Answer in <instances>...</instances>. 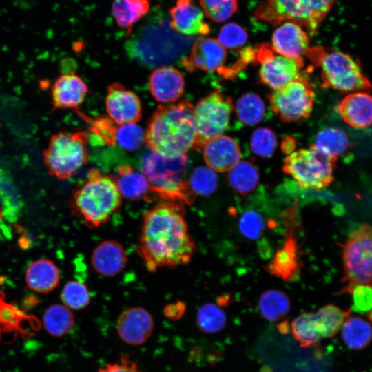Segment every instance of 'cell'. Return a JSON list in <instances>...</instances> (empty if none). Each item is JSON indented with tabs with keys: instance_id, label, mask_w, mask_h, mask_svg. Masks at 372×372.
<instances>
[{
	"instance_id": "obj_11",
	"label": "cell",
	"mask_w": 372,
	"mask_h": 372,
	"mask_svg": "<svg viewBox=\"0 0 372 372\" xmlns=\"http://www.w3.org/2000/svg\"><path fill=\"white\" fill-rule=\"evenodd\" d=\"M314 90L305 75L276 90L268 96L272 111L285 122L308 118L314 102Z\"/></svg>"
},
{
	"instance_id": "obj_33",
	"label": "cell",
	"mask_w": 372,
	"mask_h": 372,
	"mask_svg": "<svg viewBox=\"0 0 372 372\" xmlns=\"http://www.w3.org/2000/svg\"><path fill=\"white\" fill-rule=\"evenodd\" d=\"M231 187L238 194L245 195L253 192L259 183V172L249 161L239 162L228 174Z\"/></svg>"
},
{
	"instance_id": "obj_35",
	"label": "cell",
	"mask_w": 372,
	"mask_h": 372,
	"mask_svg": "<svg viewBox=\"0 0 372 372\" xmlns=\"http://www.w3.org/2000/svg\"><path fill=\"white\" fill-rule=\"evenodd\" d=\"M291 331L293 338L301 347L316 344L322 338L314 312L302 313L291 322Z\"/></svg>"
},
{
	"instance_id": "obj_42",
	"label": "cell",
	"mask_w": 372,
	"mask_h": 372,
	"mask_svg": "<svg viewBox=\"0 0 372 372\" xmlns=\"http://www.w3.org/2000/svg\"><path fill=\"white\" fill-rule=\"evenodd\" d=\"M275 132L268 127H259L254 130L250 138V147L252 152L262 158L272 156L277 147Z\"/></svg>"
},
{
	"instance_id": "obj_19",
	"label": "cell",
	"mask_w": 372,
	"mask_h": 372,
	"mask_svg": "<svg viewBox=\"0 0 372 372\" xmlns=\"http://www.w3.org/2000/svg\"><path fill=\"white\" fill-rule=\"evenodd\" d=\"M272 48L278 54L293 59L302 60L309 48L307 32L300 25L285 22L279 25L271 37Z\"/></svg>"
},
{
	"instance_id": "obj_7",
	"label": "cell",
	"mask_w": 372,
	"mask_h": 372,
	"mask_svg": "<svg viewBox=\"0 0 372 372\" xmlns=\"http://www.w3.org/2000/svg\"><path fill=\"white\" fill-rule=\"evenodd\" d=\"M89 138L84 131L53 134L43 152L49 173L59 180L73 176L88 161Z\"/></svg>"
},
{
	"instance_id": "obj_21",
	"label": "cell",
	"mask_w": 372,
	"mask_h": 372,
	"mask_svg": "<svg viewBox=\"0 0 372 372\" xmlns=\"http://www.w3.org/2000/svg\"><path fill=\"white\" fill-rule=\"evenodd\" d=\"M301 267L300 251L293 232L291 231L265 269L282 280L290 282L298 277Z\"/></svg>"
},
{
	"instance_id": "obj_49",
	"label": "cell",
	"mask_w": 372,
	"mask_h": 372,
	"mask_svg": "<svg viewBox=\"0 0 372 372\" xmlns=\"http://www.w3.org/2000/svg\"><path fill=\"white\" fill-rule=\"evenodd\" d=\"M367 315L369 316V319L370 320V322H371V324L372 325V309Z\"/></svg>"
},
{
	"instance_id": "obj_10",
	"label": "cell",
	"mask_w": 372,
	"mask_h": 372,
	"mask_svg": "<svg viewBox=\"0 0 372 372\" xmlns=\"http://www.w3.org/2000/svg\"><path fill=\"white\" fill-rule=\"evenodd\" d=\"M232 99L218 90L201 99L194 107L196 134L193 149L201 150L211 139L222 135L229 125Z\"/></svg>"
},
{
	"instance_id": "obj_23",
	"label": "cell",
	"mask_w": 372,
	"mask_h": 372,
	"mask_svg": "<svg viewBox=\"0 0 372 372\" xmlns=\"http://www.w3.org/2000/svg\"><path fill=\"white\" fill-rule=\"evenodd\" d=\"M337 111L351 127L365 128L372 124V95L366 92H351L338 104Z\"/></svg>"
},
{
	"instance_id": "obj_31",
	"label": "cell",
	"mask_w": 372,
	"mask_h": 372,
	"mask_svg": "<svg viewBox=\"0 0 372 372\" xmlns=\"http://www.w3.org/2000/svg\"><path fill=\"white\" fill-rule=\"evenodd\" d=\"M351 310H343L333 304H327L314 312L322 338H328L336 335L342 327Z\"/></svg>"
},
{
	"instance_id": "obj_29",
	"label": "cell",
	"mask_w": 372,
	"mask_h": 372,
	"mask_svg": "<svg viewBox=\"0 0 372 372\" xmlns=\"http://www.w3.org/2000/svg\"><path fill=\"white\" fill-rule=\"evenodd\" d=\"M341 335L349 348L360 350L365 348L372 339V325L365 319L350 314L342 324Z\"/></svg>"
},
{
	"instance_id": "obj_3",
	"label": "cell",
	"mask_w": 372,
	"mask_h": 372,
	"mask_svg": "<svg viewBox=\"0 0 372 372\" xmlns=\"http://www.w3.org/2000/svg\"><path fill=\"white\" fill-rule=\"evenodd\" d=\"M121 203L122 196L112 176L93 168L89 170L86 180L74 189L70 207L88 227L97 228L108 221Z\"/></svg>"
},
{
	"instance_id": "obj_28",
	"label": "cell",
	"mask_w": 372,
	"mask_h": 372,
	"mask_svg": "<svg viewBox=\"0 0 372 372\" xmlns=\"http://www.w3.org/2000/svg\"><path fill=\"white\" fill-rule=\"evenodd\" d=\"M149 6V0H114L112 12L117 25L130 34L133 25L148 13Z\"/></svg>"
},
{
	"instance_id": "obj_46",
	"label": "cell",
	"mask_w": 372,
	"mask_h": 372,
	"mask_svg": "<svg viewBox=\"0 0 372 372\" xmlns=\"http://www.w3.org/2000/svg\"><path fill=\"white\" fill-rule=\"evenodd\" d=\"M97 372H141L138 362L131 359L128 354H122L116 362L106 364Z\"/></svg>"
},
{
	"instance_id": "obj_13",
	"label": "cell",
	"mask_w": 372,
	"mask_h": 372,
	"mask_svg": "<svg viewBox=\"0 0 372 372\" xmlns=\"http://www.w3.org/2000/svg\"><path fill=\"white\" fill-rule=\"evenodd\" d=\"M116 332L120 339L132 346L145 344L154 329L152 315L139 306L130 307L123 311L116 320Z\"/></svg>"
},
{
	"instance_id": "obj_37",
	"label": "cell",
	"mask_w": 372,
	"mask_h": 372,
	"mask_svg": "<svg viewBox=\"0 0 372 372\" xmlns=\"http://www.w3.org/2000/svg\"><path fill=\"white\" fill-rule=\"evenodd\" d=\"M187 183L195 196H208L217 189L218 176L210 167L200 166L194 169Z\"/></svg>"
},
{
	"instance_id": "obj_12",
	"label": "cell",
	"mask_w": 372,
	"mask_h": 372,
	"mask_svg": "<svg viewBox=\"0 0 372 372\" xmlns=\"http://www.w3.org/2000/svg\"><path fill=\"white\" fill-rule=\"evenodd\" d=\"M256 63L260 64L259 81L277 90L300 75L304 61L283 56L274 51L271 44L256 47Z\"/></svg>"
},
{
	"instance_id": "obj_43",
	"label": "cell",
	"mask_w": 372,
	"mask_h": 372,
	"mask_svg": "<svg viewBox=\"0 0 372 372\" xmlns=\"http://www.w3.org/2000/svg\"><path fill=\"white\" fill-rule=\"evenodd\" d=\"M248 34L240 25L229 23L223 25L218 34V41L225 48L236 49L247 42Z\"/></svg>"
},
{
	"instance_id": "obj_9",
	"label": "cell",
	"mask_w": 372,
	"mask_h": 372,
	"mask_svg": "<svg viewBox=\"0 0 372 372\" xmlns=\"http://www.w3.org/2000/svg\"><path fill=\"white\" fill-rule=\"evenodd\" d=\"M338 159L320 152L313 145L300 149L284 161L282 170L290 175L301 188L320 189L334 180L333 171Z\"/></svg>"
},
{
	"instance_id": "obj_45",
	"label": "cell",
	"mask_w": 372,
	"mask_h": 372,
	"mask_svg": "<svg viewBox=\"0 0 372 372\" xmlns=\"http://www.w3.org/2000/svg\"><path fill=\"white\" fill-rule=\"evenodd\" d=\"M352 296L353 311L360 314L369 313L372 309V286L355 285L349 293Z\"/></svg>"
},
{
	"instance_id": "obj_50",
	"label": "cell",
	"mask_w": 372,
	"mask_h": 372,
	"mask_svg": "<svg viewBox=\"0 0 372 372\" xmlns=\"http://www.w3.org/2000/svg\"><path fill=\"white\" fill-rule=\"evenodd\" d=\"M2 218H3V216H2V213H1V209H0V221H1Z\"/></svg>"
},
{
	"instance_id": "obj_47",
	"label": "cell",
	"mask_w": 372,
	"mask_h": 372,
	"mask_svg": "<svg viewBox=\"0 0 372 372\" xmlns=\"http://www.w3.org/2000/svg\"><path fill=\"white\" fill-rule=\"evenodd\" d=\"M185 311V305L181 302H177L165 307V316L172 320H177L182 317Z\"/></svg>"
},
{
	"instance_id": "obj_24",
	"label": "cell",
	"mask_w": 372,
	"mask_h": 372,
	"mask_svg": "<svg viewBox=\"0 0 372 372\" xmlns=\"http://www.w3.org/2000/svg\"><path fill=\"white\" fill-rule=\"evenodd\" d=\"M112 177L121 196L125 199L139 201L153 198L152 186L147 177L143 173L135 171L130 165L124 164L118 167L117 175Z\"/></svg>"
},
{
	"instance_id": "obj_1",
	"label": "cell",
	"mask_w": 372,
	"mask_h": 372,
	"mask_svg": "<svg viewBox=\"0 0 372 372\" xmlns=\"http://www.w3.org/2000/svg\"><path fill=\"white\" fill-rule=\"evenodd\" d=\"M185 214L184 203L162 200L143 214L136 251L149 271L190 261L196 245Z\"/></svg>"
},
{
	"instance_id": "obj_22",
	"label": "cell",
	"mask_w": 372,
	"mask_h": 372,
	"mask_svg": "<svg viewBox=\"0 0 372 372\" xmlns=\"http://www.w3.org/2000/svg\"><path fill=\"white\" fill-rule=\"evenodd\" d=\"M127 261L123 246L114 240H105L93 250L91 265L99 274L113 277L120 273Z\"/></svg>"
},
{
	"instance_id": "obj_34",
	"label": "cell",
	"mask_w": 372,
	"mask_h": 372,
	"mask_svg": "<svg viewBox=\"0 0 372 372\" xmlns=\"http://www.w3.org/2000/svg\"><path fill=\"white\" fill-rule=\"evenodd\" d=\"M235 112L238 120L244 125H254L260 123L265 116V105L258 94L245 93L236 102Z\"/></svg>"
},
{
	"instance_id": "obj_48",
	"label": "cell",
	"mask_w": 372,
	"mask_h": 372,
	"mask_svg": "<svg viewBox=\"0 0 372 372\" xmlns=\"http://www.w3.org/2000/svg\"><path fill=\"white\" fill-rule=\"evenodd\" d=\"M296 141L293 138L286 136L282 138L281 149L285 154H290L296 147Z\"/></svg>"
},
{
	"instance_id": "obj_44",
	"label": "cell",
	"mask_w": 372,
	"mask_h": 372,
	"mask_svg": "<svg viewBox=\"0 0 372 372\" xmlns=\"http://www.w3.org/2000/svg\"><path fill=\"white\" fill-rule=\"evenodd\" d=\"M239 229L250 240L258 239L265 229V222L257 211L249 210L244 212L239 220Z\"/></svg>"
},
{
	"instance_id": "obj_5",
	"label": "cell",
	"mask_w": 372,
	"mask_h": 372,
	"mask_svg": "<svg viewBox=\"0 0 372 372\" xmlns=\"http://www.w3.org/2000/svg\"><path fill=\"white\" fill-rule=\"evenodd\" d=\"M305 55L321 68L322 87L342 93L372 90V83L363 72L359 59L320 45L309 47Z\"/></svg>"
},
{
	"instance_id": "obj_17",
	"label": "cell",
	"mask_w": 372,
	"mask_h": 372,
	"mask_svg": "<svg viewBox=\"0 0 372 372\" xmlns=\"http://www.w3.org/2000/svg\"><path fill=\"white\" fill-rule=\"evenodd\" d=\"M240 146L233 138L220 135L203 147V158L209 167L218 172H229L240 161Z\"/></svg>"
},
{
	"instance_id": "obj_27",
	"label": "cell",
	"mask_w": 372,
	"mask_h": 372,
	"mask_svg": "<svg viewBox=\"0 0 372 372\" xmlns=\"http://www.w3.org/2000/svg\"><path fill=\"white\" fill-rule=\"evenodd\" d=\"M313 145L325 155L337 159L347 155L350 149L347 134L335 127L320 130L315 136Z\"/></svg>"
},
{
	"instance_id": "obj_39",
	"label": "cell",
	"mask_w": 372,
	"mask_h": 372,
	"mask_svg": "<svg viewBox=\"0 0 372 372\" xmlns=\"http://www.w3.org/2000/svg\"><path fill=\"white\" fill-rule=\"evenodd\" d=\"M84 117L90 124L89 130L95 143L106 146L116 145L115 137L118 125L109 116H101L94 119Z\"/></svg>"
},
{
	"instance_id": "obj_15",
	"label": "cell",
	"mask_w": 372,
	"mask_h": 372,
	"mask_svg": "<svg viewBox=\"0 0 372 372\" xmlns=\"http://www.w3.org/2000/svg\"><path fill=\"white\" fill-rule=\"evenodd\" d=\"M227 52L218 40L200 37L193 43L189 56L181 60V65L188 71L195 69L219 73L225 66Z\"/></svg>"
},
{
	"instance_id": "obj_20",
	"label": "cell",
	"mask_w": 372,
	"mask_h": 372,
	"mask_svg": "<svg viewBox=\"0 0 372 372\" xmlns=\"http://www.w3.org/2000/svg\"><path fill=\"white\" fill-rule=\"evenodd\" d=\"M88 87L83 80L74 72L59 76L51 87L54 109H76L84 101Z\"/></svg>"
},
{
	"instance_id": "obj_16",
	"label": "cell",
	"mask_w": 372,
	"mask_h": 372,
	"mask_svg": "<svg viewBox=\"0 0 372 372\" xmlns=\"http://www.w3.org/2000/svg\"><path fill=\"white\" fill-rule=\"evenodd\" d=\"M172 30L186 35H207L210 27L204 21V13L193 0H177L169 10Z\"/></svg>"
},
{
	"instance_id": "obj_41",
	"label": "cell",
	"mask_w": 372,
	"mask_h": 372,
	"mask_svg": "<svg viewBox=\"0 0 372 372\" xmlns=\"http://www.w3.org/2000/svg\"><path fill=\"white\" fill-rule=\"evenodd\" d=\"M205 16L216 23H222L231 17L238 10V0H200Z\"/></svg>"
},
{
	"instance_id": "obj_2",
	"label": "cell",
	"mask_w": 372,
	"mask_h": 372,
	"mask_svg": "<svg viewBox=\"0 0 372 372\" xmlns=\"http://www.w3.org/2000/svg\"><path fill=\"white\" fill-rule=\"evenodd\" d=\"M196 134L194 107L183 100L156 108L149 120L145 143L150 151L173 156L192 148Z\"/></svg>"
},
{
	"instance_id": "obj_6",
	"label": "cell",
	"mask_w": 372,
	"mask_h": 372,
	"mask_svg": "<svg viewBox=\"0 0 372 372\" xmlns=\"http://www.w3.org/2000/svg\"><path fill=\"white\" fill-rule=\"evenodd\" d=\"M336 0H263L254 17L273 25L294 23L310 36L314 35Z\"/></svg>"
},
{
	"instance_id": "obj_25",
	"label": "cell",
	"mask_w": 372,
	"mask_h": 372,
	"mask_svg": "<svg viewBox=\"0 0 372 372\" xmlns=\"http://www.w3.org/2000/svg\"><path fill=\"white\" fill-rule=\"evenodd\" d=\"M25 281L31 290L41 293H48L59 285L60 271L52 261L39 259L28 267Z\"/></svg>"
},
{
	"instance_id": "obj_14",
	"label": "cell",
	"mask_w": 372,
	"mask_h": 372,
	"mask_svg": "<svg viewBox=\"0 0 372 372\" xmlns=\"http://www.w3.org/2000/svg\"><path fill=\"white\" fill-rule=\"evenodd\" d=\"M105 107L108 116L117 125L136 123L141 118L138 96L117 82L107 87Z\"/></svg>"
},
{
	"instance_id": "obj_32",
	"label": "cell",
	"mask_w": 372,
	"mask_h": 372,
	"mask_svg": "<svg viewBox=\"0 0 372 372\" xmlns=\"http://www.w3.org/2000/svg\"><path fill=\"white\" fill-rule=\"evenodd\" d=\"M291 302L282 291L271 289L262 293L258 301L260 315L267 320L275 322L285 316L289 311Z\"/></svg>"
},
{
	"instance_id": "obj_40",
	"label": "cell",
	"mask_w": 372,
	"mask_h": 372,
	"mask_svg": "<svg viewBox=\"0 0 372 372\" xmlns=\"http://www.w3.org/2000/svg\"><path fill=\"white\" fill-rule=\"evenodd\" d=\"M145 132L136 123L118 125L116 132V144L128 152L139 149L145 143Z\"/></svg>"
},
{
	"instance_id": "obj_18",
	"label": "cell",
	"mask_w": 372,
	"mask_h": 372,
	"mask_svg": "<svg viewBox=\"0 0 372 372\" xmlns=\"http://www.w3.org/2000/svg\"><path fill=\"white\" fill-rule=\"evenodd\" d=\"M148 84L153 97L162 103L176 101L185 89L183 76L172 66H162L154 70L149 77Z\"/></svg>"
},
{
	"instance_id": "obj_38",
	"label": "cell",
	"mask_w": 372,
	"mask_h": 372,
	"mask_svg": "<svg viewBox=\"0 0 372 372\" xmlns=\"http://www.w3.org/2000/svg\"><path fill=\"white\" fill-rule=\"evenodd\" d=\"M61 300L69 309L80 310L89 305L90 296L84 283L72 280L64 285L61 293Z\"/></svg>"
},
{
	"instance_id": "obj_8",
	"label": "cell",
	"mask_w": 372,
	"mask_h": 372,
	"mask_svg": "<svg viewBox=\"0 0 372 372\" xmlns=\"http://www.w3.org/2000/svg\"><path fill=\"white\" fill-rule=\"evenodd\" d=\"M344 276L340 293L357 285L372 286V226L363 224L341 245Z\"/></svg>"
},
{
	"instance_id": "obj_26",
	"label": "cell",
	"mask_w": 372,
	"mask_h": 372,
	"mask_svg": "<svg viewBox=\"0 0 372 372\" xmlns=\"http://www.w3.org/2000/svg\"><path fill=\"white\" fill-rule=\"evenodd\" d=\"M23 207L22 196L10 174L0 169V209L3 218L15 223L20 218Z\"/></svg>"
},
{
	"instance_id": "obj_30",
	"label": "cell",
	"mask_w": 372,
	"mask_h": 372,
	"mask_svg": "<svg viewBox=\"0 0 372 372\" xmlns=\"http://www.w3.org/2000/svg\"><path fill=\"white\" fill-rule=\"evenodd\" d=\"M43 322L45 329L49 334L61 337L68 333L73 328L75 318L70 309L64 304H55L45 310Z\"/></svg>"
},
{
	"instance_id": "obj_4",
	"label": "cell",
	"mask_w": 372,
	"mask_h": 372,
	"mask_svg": "<svg viewBox=\"0 0 372 372\" xmlns=\"http://www.w3.org/2000/svg\"><path fill=\"white\" fill-rule=\"evenodd\" d=\"M188 165L186 153L168 156L149 150L141 157L140 169L149 181L154 196L190 204L196 196L184 178Z\"/></svg>"
},
{
	"instance_id": "obj_36",
	"label": "cell",
	"mask_w": 372,
	"mask_h": 372,
	"mask_svg": "<svg viewBox=\"0 0 372 372\" xmlns=\"http://www.w3.org/2000/svg\"><path fill=\"white\" fill-rule=\"evenodd\" d=\"M196 322L198 329L203 333H216L224 329L227 317L220 306L205 303L198 309Z\"/></svg>"
}]
</instances>
